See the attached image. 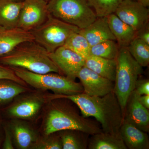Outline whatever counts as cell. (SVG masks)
Masks as SVG:
<instances>
[{
  "mask_svg": "<svg viewBox=\"0 0 149 149\" xmlns=\"http://www.w3.org/2000/svg\"><path fill=\"white\" fill-rule=\"evenodd\" d=\"M119 134L127 149H149L148 133L123 120L119 130Z\"/></svg>",
  "mask_w": 149,
  "mask_h": 149,
  "instance_id": "cell-17",
  "label": "cell"
},
{
  "mask_svg": "<svg viewBox=\"0 0 149 149\" xmlns=\"http://www.w3.org/2000/svg\"><path fill=\"white\" fill-rule=\"evenodd\" d=\"M119 49L115 40H108L91 47L90 55L111 59H116Z\"/></svg>",
  "mask_w": 149,
  "mask_h": 149,
  "instance_id": "cell-25",
  "label": "cell"
},
{
  "mask_svg": "<svg viewBox=\"0 0 149 149\" xmlns=\"http://www.w3.org/2000/svg\"><path fill=\"white\" fill-rule=\"evenodd\" d=\"M80 30L49 14L46 21L31 32L34 41L50 53L64 46L68 38Z\"/></svg>",
  "mask_w": 149,
  "mask_h": 149,
  "instance_id": "cell-7",
  "label": "cell"
},
{
  "mask_svg": "<svg viewBox=\"0 0 149 149\" xmlns=\"http://www.w3.org/2000/svg\"><path fill=\"white\" fill-rule=\"evenodd\" d=\"M47 97L49 100L56 98L70 100L78 107L84 117L95 118L103 132L119 134L123 113L113 91L102 97L88 95L84 93L70 95L48 93Z\"/></svg>",
  "mask_w": 149,
  "mask_h": 149,
  "instance_id": "cell-1",
  "label": "cell"
},
{
  "mask_svg": "<svg viewBox=\"0 0 149 149\" xmlns=\"http://www.w3.org/2000/svg\"><path fill=\"white\" fill-rule=\"evenodd\" d=\"M22 1L0 0V26L8 28L17 27Z\"/></svg>",
  "mask_w": 149,
  "mask_h": 149,
  "instance_id": "cell-19",
  "label": "cell"
},
{
  "mask_svg": "<svg viewBox=\"0 0 149 149\" xmlns=\"http://www.w3.org/2000/svg\"><path fill=\"white\" fill-rule=\"evenodd\" d=\"M134 90L140 95H149V80L148 79H138L136 82Z\"/></svg>",
  "mask_w": 149,
  "mask_h": 149,
  "instance_id": "cell-30",
  "label": "cell"
},
{
  "mask_svg": "<svg viewBox=\"0 0 149 149\" xmlns=\"http://www.w3.org/2000/svg\"><path fill=\"white\" fill-rule=\"evenodd\" d=\"M17 76L35 90L51 91L56 95H77L83 93L81 83L56 72L39 74L18 68H10Z\"/></svg>",
  "mask_w": 149,
  "mask_h": 149,
  "instance_id": "cell-5",
  "label": "cell"
},
{
  "mask_svg": "<svg viewBox=\"0 0 149 149\" xmlns=\"http://www.w3.org/2000/svg\"><path fill=\"white\" fill-rule=\"evenodd\" d=\"M48 54L45 48L34 40L24 42L8 54L0 56V64L39 74L56 72L61 74Z\"/></svg>",
  "mask_w": 149,
  "mask_h": 149,
  "instance_id": "cell-3",
  "label": "cell"
},
{
  "mask_svg": "<svg viewBox=\"0 0 149 149\" xmlns=\"http://www.w3.org/2000/svg\"><path fill=\"white\" fill-rule=\"evenodd\" d=\"M116 67L113 92L124 111L130 94L143 72L141 66L131 55L127 47H120L116 58Z\"/></svg>",
  "mask_w": 149,
  "mask_h": 149,
  "instance_id": "cell-4",
  "label": "cell"
},
{
  "mask_svg": "<svg viewBox=\"0 0 149 149\" xmlns=\"http://www.w3.org/2000/svg\"><path fill=\"white\" fill-rule=\"evenodd\" d=\"M79 33L86 38L91 47L108 40L116 41L107 17H97L88 27L80 29Z\"/></svg>",
  "mask_w": 149,
  "mask_h": 149,
  "instance_id": "cell-16",
  "label": "cell"
},
{
  "mask_svg": "<svg viewBox=\"0 0 149 149\" xmlns=\"http://www.w3.org/2000/svg\"><path fill=\"white\" fill-rule=\"evenodd\" d=\"M139 101L143 106L149 109V95H139Z\"/></svg>",
  "mask_w": 149,
  "mask_h": 149,
  "instance_id": "cell-33",
  "label": "cell"
},
{
  "mask_svg": "<svg viewBox=\"0 0 149 149\" xmlns=\"http://www.w3.org/2000/svg\"><path fill=\"white\" fill-rule=\"evenodd\" d=\"M63 149H88L90 136L88 133L77 130L58 131Z\"/></svg>",
  "mask_w": 149,
  "mask_h": 149,
  "instance_id": "cell-22",
  "label": "cell"
},
{
  "mask_svg": "<svg viewBox=\"0 0 149 149\" xmlns=\"http://www.w3.org/2000/svg\"><path fill=\"white\" fill-rule=\"evenodd\" d=\"M137 1L139 2L140 3H141L142 5L146 7H148L149 6V0H136Z\"/></svg>",
  "mask_w": 149,
  "mask_h": 149,
  "instance_id": "cell-34",
  "label": "cell"
},
{
  "mask_svg": "<svg viewBox=\"0 0 149 149\" xmlns=\"http://www.w3.org/2000/svg\"><path fill=\"white\" fill-rule=\"evenodd\" d=\"M13 1H22L23 0H13Z\"/></svg>",
  "mask_w": 149,
  "mask_h": 149,
  "instance_id": "cell-35",
  "label": "cell"
},
{
  "mask_svg": "<svg viewBox=\"0 0 149 149\" xmlns=\"http://www.w3.org/2000/svg\"><path fill=\"white\" fill-rule=\"evenodd\" d=\"M124 0H88L91 7L95 10L97 17H104L114 13Z\"/></svg>",
  "mask_w": 149,
  "mask_h": 149,
  "instance_id": "cell-27",
  "label": "cell"
},
{
  "mask_svg": "<svg viewBox=\"0 0 149 149\" xmlns=\"http://www.w3.org/2000/svg\"><path fill=\"white\" fill-rule=\"evenodd\" d=\"M32 149H62V143L58 132L40 136Z\"/></svg>",
  "mask_w": 149,
  "mask_h": 149,
  "instance_id": "cell-28",
  "label": "cell"
},
{
  "mask_svg": "<svg viewBox=\"0 0 149 149\" xmlns=\"http://www.w3.org/2000/svg\"><path fill=\"white\" fill-rule=\"evenodd\" d=\"M107 17L110 29L119 47H128L136 38L137 31L121 20L114 13Z\"/></svg>",
  "mask_w": 149,
  "mask_h": 149,
  "instance_id": "cell-18",
  "label": "cell"
},
{
  "mask_svg": "<svg viewBox=\"0 0 149 149\" xmlns=\"http://www.w3.org/2000/svg\"><path fill=\"white\" fill-rule=\"evenodd\" d=\"M85 66L114 82L116 72V59H111L90 55L85 59Z\"/></svg>",
  "mask_w": 149,
  "mask_h": 149,
  "instance_id": "cell-20",
  "label": "cell"
},
{
  "mask_svg": "<svg viewBox=\"0 0 149 149\" xmlns=\"http://www.w3.org/2000/svg\"><path fill=\"white\" fill-rule=\"evenodd\" d=\"M47 93L34 89L19 94L1 109L11 119L32 121L37 119L48 102Z\"/></svg>",
  "mask_w": 149,
  "mask_h": 149,
  "instance_id": "cell-8",
  "label": "cell"
},
{
  "mask_svg": "<svg viewBox=\"0 0 149 149\" xmlns=\"http://www.w3.org/2000/svg\"><path fill=\"white\" fill-rule=\"evenodd\" d=\"M0 79H9L13 80L22 85L29 87L24 81L17 76L10 68L0 64Z\"/></svg>",
  "mask_w": 149,
  "mask_h": 149,
  "instance_id": "cell-29",
  "label": "cell"
},
{
  "mask_svg": "<svg viewBox=\"0 0 149 149\" xmlns=\"http://www.w3.org/2000/svg\"><path fill=\"white\" fill-rule=\"evenodd\" d=\"M5 139L3 144L2 148L4 149H13L15 148L13 146L12 136L8 126H5Z\"/></svg>",
  "mask_w": 149,
  "mask_h": 149,
  "instance_id": "cell-31",
  "label": "cell"
},
{
  "mask_svg": "<svg viewBox=\"0 0 149 149\" xmlns=\"http://www.w3.org/2000/svg\"><path fill=\"white\" fill-rule=\"evenodd\" d=\"M43 1H45L46 2L48 3V2L49 1V0H42Z\"/></svg>",
  "mask_w": 149,
  "mask_h": 149,
  "instance_id": "cell-36",
  "label": "cell"
},
{
  "mask_svg": "<svg viewBox=\"0 0 149 149\" xmlns=\"http://www.w3.org/2000/svg\"><path fill=\"white\" fill-rule=\"evenodd\" d=\"M34 41L32 32L19 27L8 29L0 26V56L11 52L24 42Z\"/></svg>",
  "mask_w": 149,
  "mask_h": 149,
  "instance_id": "cell-15",
  "label": "cell"
},
{
  "mask_svg": "<svg viewBox=\"0 0 149 149\" xmlns=\"http://www.w3.org/2000/svg\"><path fill=\"white\" fill-rule=\"evenodd\" d=\"M136 37L143 40L149 45V23L137 31Z\"/></svg>",
  "mask_w": 149,
  "mask_h": 149,
  "instance_id": "cell-32",
  "label": "cell"
},
{
  "mask_svg": "<svg viewBox=\"0 0 149 149\" xmlns=\"http://www.w3.org/2000/svg\"><path fill=\"white\" fill-rule=\"evenodd\" d=\"M47 4L42 0H23L17 27L31 32L42 25L49 14Z\"/></svg>",
  "mask_w": 149,
  "mask_h": 149,
  "instance_id": "cell-9",
  "label": "cell"
},
{
  "mask_svg": "<svg viewBox=\"0 0 149 149\" xmlns=\"http://www.w3.org/2000/svg\"><path fill=\"white\" fill-rule=\"evenodd\" d=\"M83 86V93L90 96L105 95L113 91L114 82L107 79L84 65L77 73Z\"/></svg>",
  "mask_w": 149,
  "mask_h": 149,
  "instance_id": "cell-12",
  "label": "cell"
},
{
  "mask_svg": "<svg viewBox=\"0 0 149 149\" xmlns=\"http://www.w3.org/2000/svg\"><path fill=\"white\" fill-rule=\"evenodd\" d=\"M75 104L68 99L56 98L48 101L44 108L42 136L65 130H77L93 135L103 132L97 121L84 117Z\"/></svg>",
  "mask_w": 149,
  "mask_h": 149,
  "instance_id": "cell-2",
  "label": "cell"
},
{
  "mask_svg": "<svg viewBox=\"0 0 149 149\" xmlns=\"http://www.w3.org/2000/svg\"><path fill=\"white\" fill-rule=\"evenodd\" d=\"M114 13L136 31L148 23L149 9L136 0H124Z\"/></svg>",
  "mask_w": 149,
  "mask_h": 149,
  "instance_id": "cell-11",
  "label": "cell"
},
{
  "mask_svg": "<svg viewBox=\"0 0 149 149\" xmlns=\"http://www.w3.org/2000/svg\"><path fill=\"white\" fill-rule=\"evenodd\" d=\"M0 147H1V143H0Z\"/></svg>",
  "mask_w": 149,
  "mask_h": 149,
  "instance_id": "cell-37",
  "label": "cell"
},
{
  "mask_svg": "<svg viewBox=\"0 0 149 149\" xmlns=\"http://www.w3.org/2000/svg\"><path fill=\"white\" fill-rule=\"evenodd\" d=\"M48 55L61 74L72 80H75L77 73L85 65V59L64 46L57 48Z\"/></svg>",
  "mask_w": 149,
  "mask_h": 149,
  "instance_id": "cell-10",
  "label": "cell"
},
{
  "mask_svg": "<svg viewBox=\"0 0 149 149\" xmlns=\"http://www.w3.org/2000/svg\"><path fill=\"white\" fill-rule=\"evenodd\" d=\"M47 6L52 16L80 29L88 27L97 18L88 0H49Z\"/></svg>",
  "mask_w": 149,
  "mask_h": 149,
  "instance_id": "cell-6",
  "label": "cell"
},
{
  "mask_svg": "<svg viewBox=\"0 0 149 149\" xmlns=\"http://www.w3.org/2000/svg\"><path fill=\"white\" fill-rule=\"evenodd\" d=\"M31 90L13 80L0 79V108L6 106L19 94Z\"/></svg>",
  "mask_w": 149,
  "mask_h": 149,
  "instance_id": "cell-23",
  "label": "cell"
},
{
  "mask_svg": "<svg viewBox=\"0 0 149 149\" xmlns=\"http://www.w3.org/2000/svg\"><path fill=\"white\" fill-rule=\"evenodd\" d=\"M63 46L71 50L85 59L90 55L91 46L86 38L79 32L72 34Z\"/></svg>",
  "mask_w": 149,
  "mask_h": 149,
  "instance_id": "cell-26",
  "label": "cell"
},
{
  "mask_svg": "<svg viewBox=\"0 0 149 149\" xmlns=\"http://www.w3.org/2000/svg\"><path fill=\"white\" fill-rule=\"evenodd\" d=\"M8 127L13 142L20 149H32L40 136L26 120L11 119Z\"/></svg>",
  "mask_w": 149,
  "mask_h": 149,
  "instance_id": "cell-14",
  "label": "cell"
},
{
  "mask_svg": "<svg viewBox=\"0 0 149 149\" xmlns=\"http://www.w3.org/2000/svg\"><path fill=\"white\" fill-rule=\"evenodd\" d=\"M127 47L131 55L141 66H148L149 45L136 37Z\"/></svg>",
  "mask_w": 149,
  "mask_h": 149,
  "instance_id": "cell-24",
  "label": "cell"
},
{
  "mask_svg": "<svg viewBox=\"0 0 149 149\" xmlns=\"http://www.w3.org/2000/svg\"><path fill=\"white\" fill-rule=\"evenodd\" d=\"M139 96V94L135 90L130 94L123 111V120L148 133L149 131V109L141 103Z\"/></svg>",
  "mask_w": 149,
  "mask_h": 149,
  "instance_id": "cell-13",
  "label": "cell"
},
{
  "mask_svg": "<svg viewBox=\"0 0 149 149\" xmlns=\"http://www.w3.org/2000/svg\"><path fill=\"white\" fill-rule=\"evenodd\" d=\"M91 136L88 149H127L120 134L103 131Z\"/></svg>",
  "mask_w": 149,
  "mask_h": 149,
  "instance_id": "cell-21",
  "label": "cell"
}]
</instances>
